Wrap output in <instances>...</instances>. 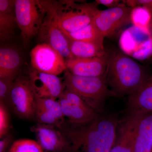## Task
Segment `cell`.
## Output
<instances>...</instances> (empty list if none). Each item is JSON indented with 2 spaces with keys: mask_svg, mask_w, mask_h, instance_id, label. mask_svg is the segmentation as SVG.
I'll list each match as a JSON object with an SVG mask.
<instances>
[{
  "mask_svg": "<svg viewBox=\"0 0 152 152\" xmlns=\"http://www.w3.org/2000/svg\"><path fill=\"white\" fill-rule=\"evenodd\" d=\"M120 120L115 115L99 114L91 122L64 131L69 142L68 152H110Z\"/></svg>",
  "mask_w": 152,
  "mask_h": 152,
  "instance_id": "6da1fadb",
  "label": "cell"
},
{
  "mask_svg": "<svg viewBox=\"0 0 152 152\" xmlns=\"http://www.w3.org/2000/svg\"><path fill=\"white\" fill-rule=\"evenodd\" d=\"M151 76L144 66L121 52H115L109 55L104 77L115 96L133 94Z\"/></svg>",
  "mask_w": 152,
  "mask_h": 152,
  "instance_id": "7a4b0ae2",
  "label": "cell"
},
{
  "mask_svg": "<svg viewBox=\"0 0 152 152\" xmlns=\"http://www.w3.org/2000/svg\"><path fill=\"white\" fill-rule=\"evenodd\" d=\"M46 12L63 32L71 33L92 23L98 9L88 4L73 1H41Z\"/></svg>",
  "mask_w": 152,
  "mask_h": 152,
  "instance_id": "3957f363",
  "label": "cell"
},
{
  "mask_svg": "<svg viewBox=\"0 0 152 152\" xmlns=\"http://www.w3.org/2000/svg\"><path fill=\"white\" fill-rule=\"evenodd\" d=\"M64 83L66 88L78 95L89 107L100 114L109 97L115 96L109 88L104 76L85 77L75 75L66 70Z\"/></svg>",
  "mask_w": 152,
  "mask_h": 152,
  "instance_id": "277c9868",
  "label": "cell"
},
{
  "mask_svg": "<svg viewBox=\"0 0 152 152\" xmlns=\"http://www.w3.org/2000/svg\"><path fill=\"white\" fill-rule=\"evenodd\" d=\"M15 14L17 25L25 47L39 31L46 12L41 1L15 0Z\"/></svg>",
  "mask_w": 152,
  "mask_h": 152,
  "instance_id": "5b68a950",
  "label": "cell"
},
{
  "mask_svg": "<svg viewBox=\"0 0 152 152\" xmlns=\"http://www.w3.org/2000/svg\"><path fill=\"white\" fill-rule=\"evenodd\" d=\"M37 100L29 79L17 77L12 86L9 98L11 105L17 115L24 119L34 118Z\"/></svg>",
  "mask_w": 152,
  "mask_h": 152,
  "instance_id": "8992f818",
  "label": "cell"
},
{
  "mask_svg": "<svg viewBox=\"0 0 152 152\" xmlns=\"http://www.w3.org/2000/svg\"><path fill=\"white\" fill-rule=\"evenodd\" d=\"M58 101L61 104L64 116L72 126L87 124L99 114L78 95L66 88Z\"/></svg>",
  "mask_w": 152,
  "mask_h": 152,
  "instance_id": "52a82bcc",
  "label": "cell"
},
{
  "mask_svg": "<svg viewBox=\"0 0 152 152\" xmlns=\"http://www.w3.org/2000/svg\"><path fill=\"white\" fill-rule=\"evenodd\" d=\"M33 69L58 76L67 70L66 60L56 50L47 44H38L30 53Z\"/></svg>",
  "mask_w": 152,
  "mask_h": 152,
  "instance_id": "ba28073f",
  "label": "cell"
},
{
  "mask_svg": "<svg viewBox=\"0 0 152 152\" xmlns=\"http://www.w3.org/2000/svg\"><path fill=\"white\" fill-rule=\"evenodd\" d=\"M133 8L126 4L104 10H97L92 23L104 37L112 35L131 21Z\"/></svg>",
  "mask_w": 152,
  "mask_h": 152,
  "instance_id": "9c48e42d",
  "label": "cell"
},
{
  "mask_svg": "<svg viewBox=\"0 0 152 152\" xmlns=\"http://www.w3.org/2000/svg\"><path fill=\"white\" fill-rule=\"evenodd\" d=\"M38 35L41 43L51 47L66 61L73 58L70 51L67 37L46 12Z\"/></svg>",
  "mask_w": 152,
  "mask_h": 152,
  "instance_id": "30bf717a",
  "label": "cell"
},
{
  "mask_svg": "<svg viewBox=\"0 0 152 152\" xmlns=\"http://www.w3.org/2000/svg\"><path fill=\"white\" fill-rule=\"evenodd\" d=\"M29 80L36 96L56 100L62 94L65 86L58 76L41 72L33 69Z\"/></svg>",
  "mask_w": 152,
  "mask_h": 152,
  "instance_id": "8fae6325",
  "label": "cell"
},
{
  "mask_svg": "<svg viewBox=\"0 0 152 152\" xmlns=\"http://www.w3.org/2000/svg\"><path fill=\"white\" fill-rule=\"evenodd\" d=\"M37 142L45 151L68 152L69 142L64 133L50 125L38 124L32 127Z\"/></svg>",
  "mask_w": 152,
  "mask_h": 152,
  "instance_id": "7c38bea8",
  "label": "cell"
},
{
  "mask_svg": "<svg viewBox=\"0 0 152 152\" xmlns=\"http://www.w3.org/2000/svg\"><path fill=\"white\" fill-rule=\"evenodd\" d=\"M109 55L90 58H73L66 61L67 70L75 75L85 77L104 76Z\"/></svg>",
  "mask_w": 152,
  "mask_h": 152,
  "instance_id": "4fadbf2b",
  "label": "cell"
},
{
  "mask_svg": "<svg viewBox=\"0 0 152 152\" xmlns=\"http://www.w3.org/2000/svg\"><path fill=\"white\" fill-rule=\"evenodd\" d=\"M142 115L128 113L120 120L116 140L110 152H134L136 131Z\"/></svg>",
  "mask_w": 152,
  "mask_h": 152,
  "instance_id": "5bb4252c",
  "label": "cell"
},
{
  "mask_svg": "<svg viewBox=\"0 0 152 152\" xmlns=\"http://www.w3.org/2000/svg\"><path fill=\"white\" fill-rule=\"evenodd\" d=\"M128 113L141 115L152 113V75L142 86L129 96Z\"/></svg>",
  "mask_w": 152,
  "mask_h": 152,
  "instance_id": "9a60e30c",
  "label": "cell"
},
{
  "mask_svg": "<svg viewBox=\"0 0 152 152\" xmlns=\"http://www.w3.org/2000/svg\"><path fill=\"white\" fill-rule=\"evenodd\" d=\"M134 152H152V113L142 114L136 131Z\"/></svg>",
  "mask_w": 152,
  "mask_h": 152,
  "instance_id": "2e32d148",
  "label": "cell"
},
{
  "mask_svg": "<svg viewBox=\"0 0 152 152\" xmlns=\"http://www.w3.org/2000/svg\"><path fill=\"white\" fill-rule=\"evenodd\" d=\"M21 64L20 55L16 49L4 47L0 49V78H16Z\"/></svg>",
  "mask_w": 152,
  "mask_h": 152,
  "instance_id": "e0dca14e",
  "label": "cell"
},
{
  "mask_svg": "<svg viewBox=\"0 0 152 152\" xmlns=\"http://www.w3.org/2000/svg\"><path fill=\"white\" fill-rule=\"evenodd\" d=\"M67 38L70 51L74 58H90L103 56L107 54L104 46L99 44Z\"/></svg>",
  "mask_w": 152,
  "mask_h": 152,
  "instance_id": "ac0fdd59",
  "label": "cell"
},
{
  "mask_svg": "<svg viewBox=\"0 0 152 152\" xmlns=\"http://www.w3.org/2000/svg\"><path fill=\"white\" fill-rule=\"evenodd\" d=\"M63 32L66 37L72 39L91 42L104 46L105 37L92 23L73 32Z\"/></svg>",
  "mask_w": 152,
  "mask_h": 152,
  "instance_id": "d6986e66",
  "label": "cell"
},
{
  "mask_svg": "<svg viewBox=\"0 0 152 152\" xmlns=\"http://www.w3.org/2000/svg\"><path fill=\"white\" fill-rule=\"evenodd\" d=\"M17 23L15 10L0 12V39L8 40L12 38Z\"/></svg>",
  "mask_w": 152,
  "mask_h": 152,
  "instance_id": "ffe728a7",
  "label": "cell"
},
{
  "mask_svg": "<svg viewBox=\"0 0 152 152\" xmlns=\"http://www.w3.org/2000/svg\"><path fill=\"white\" fill-rule=\"evenodd\" d=\"M8 152H45L37 142L23 139L13 142Z\"/></svg>",
  "mask_w": 152,
  "mask_h": 152,
  "instance_id": "44dd1931",
  "label": "cell"
},
{
  "mask_svg": "<svg viewBox=\"0 0 152 152\" xmlns=\"http://www.w3.org/2000/svg\"><path fill=\"white\" fill-rule=\"evenodd\" d=\"M37 106L46 110L64 124L65 117L58 101L48 98H37Z\"/></svg>",
  "mask_w": 152,
  "mask_h": 152,
  "instance_id": "7402d4cb",
  "label": "cell"
},
{
  "mask_svg": "<svg viewBox=\"0 0 152 152\" xmlns=\"http://www.w3.org/2000/svg\"><path fill=\"white\" fill-rule=\"evenodd\" d=\"M10 128V117L5 103L0 101V138L8 134Z\"/></svg>",
  "mask_w": 152,
  "mask_h": 152,
  "instance_id": "603a6c76",
  "label": "cell"
},
{
  "mask_svg": "<svg viewBox=\"0 0 152 152\" xmlns=\"http://www.w3.org/2000/svg\"><path fill=\"white\" fill-rule=\"evenodd\" d=\"M15 78H0V101L5 102L8 100Z\"/></svg>",
  "mask_w": 152,
  "mask_h": 152,
  "instance_id": "cb8c5ba5",
  "label": "cell"
},
{
  "mask_svg": "<svg viewBox=\"0 0 152 152\" xmlns=\"http://www.w3.org/2000/svg\"><path fill=\"white\" fill-rule=\"evenodd\" d=\"M126 5L134 9L141 7L149 13L152 19V0H131L124 1Z\"/></svg>",
  "mask_w": 152,
  "mask_h": 152,
  "instance_id": "d4e9b609",
  "label": "cell"
},
{
  "mask_svg": "<svg viewBox=\"0 0 152 152\" xmlns=\"http://www.w3.org/2000/svg\"><path fill=\"white\" fill-rule=\"evenodd\" d=\"M0 140V152H8L13 140V137L11 134L7 135L1 139Z\"/></svg>",
  "mask_w": 152,
  "mask_h": 152,
  "instance_id": "484cf974",
  "label": "cell"
},
{
  "mask_svg": "<svg viewBox=\"0 0 152 152\" xmlns=\"http://www.w3.org/2000/svg\"><path fill=\"white\" fill-rule=\"evenodd\" d=\"M15 1L0 0V12H7L15 9Z\"/></svg>",
  "mask_w": 152,
  "mask_h": 152,
  "instance_id": "4316f807",
  "label": "cell"
},
{
  "mask_svg": "<svg viewBox=\"0 0 152 152\" xmlns=\"http://www.w3.org/2000/svg\"><path fill=\"white\" fill-rule=\"evenodd\" d=\"M96 2L98 4L102 5L109 9L118 7L120 5L121 2L118 0H96Z\"/></svg>",
  "mask_w": 152,
  "mask_h": 152,
  "instance_id": "83f0119b",
  "label": "cell"
},
{
  "mask_svg": "<svg viewBox=\"0 0 152 152\" xmlns=\"http://www.w3.org/2000/svg\"><path fill=\"white\" fill-rule=\"evenodd\" d=\"M150 29H151V33L152 36V19L151 22V24H150Z\"/></svg>",
  "mask_w": 152,
  "mask_h": 152,
  "instance_id": "f1b7e54d",
  "label": "cell"
}]
</instances>
